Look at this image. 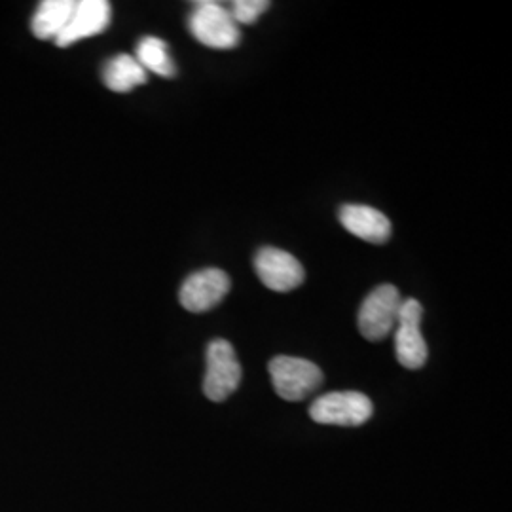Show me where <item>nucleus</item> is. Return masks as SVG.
Masks as SVG:
<instances>
[{
  "mask_svg": "<svg viewBox=\"0 0 512 512\" xmlns=\"http://www.w3.org/2000/svg\"><path fill=\"white\" fill-rule=\"evenodd\" d=\"M255 270L258 279L275 293H291L306 279L300 260L275 247H264L256 253Z\"/></svg>",
  "mask_w": 512,
  "mask_h": 512,
  "instance_id": "nucleus-7",
  "label": "nucleus"
},
{
  "mask_svg": "<svg viewBox=\"0 0 512 512\" xmlns=\"http://www.w3.org/2000/svg\"><path fill=\"white\" fill-rule=\"evenodd\" d=\"M401 304L403 298L395 285H380L366 296L357 323L368 342H382L395 330Z\"/></svg>",
  "mask_w": 512,
  "mask_h": 512,
  "instance_id": "nucleus-4",
  "label": "nucleus"
},
{
  "mask_svg": "<svg viewBox=\"0 0 512 512\" xmlns=\"http://www.w3.org/2000/svg\"><path fill=\"white\" fill-rule=\"evenodd\" d=\"M73 0H46L42 2L33 18V33L40 40H50L61 35L73 14Z\"/></svg>",
  "mask_w": 512,
  "mask_h": 512,
  "instance_id": "nucleus-12",
  "label": "nucleus"
},
{
  "mask_svg": "<svg viewBox=\"0 0 512 512\" xmlns=\"http://www.w3.org/2000/svg\"><path fill=\"white\" fill-rule=\"evenodd\" d=\"M188 29L192 37L203 46L215 50H232L239 44V27L220 2L202 0L194 4V10L188 18Z\"/></svg>",
  "mask_w": 512,
  "mask_h": 512,
  "instance_id": "nucleus-1",
  "label": "nucleus"
},
{
  "mask_svg": "<svg viewBox=\"0 0 512 512\" xmlns=\"http://www.w3.org/2000/svg\"><path fill=\"white\" fill-rule=\"evenodd\" d=\"M230 289L232 281L226 272L219 268H205L184 279L179 300L184 310L205 313L217 308Z\"/></svg>",
  "mask_w": 512,
  "mask_h": 512,
  "instance_id": "nucleus-8",
  "label": "nucleus"
},
{
  "mask_svg": "<svg viewBox=\"0 0 512 512\" xmlns=\"http://www.w3.org/2000/svg\"><path fill=\"white\" fill-rule=\"evenodd\" d=\"M340 222L349 234L368 243H385L391 236V220L370 205L348 203L340 209Z\"/></svg>",
  "mask_w": 512,
  "mask_h": 512,
  "instance_id": "nucleus-10",
  "label": "nucleus"
},
{
  "mask_svg": "<svg viewBox=\"0 0 512 512\" xmlns=\"http://www.w3.org/2000/svg\"><path fill=\"white\" fill-rule=\"evenodd\" d=\"M268 8H270L268 0H234L230 14L236 21V25L239 23L253 25Z\"/></svg>",
  "mask_w": 512,
  "mask_h": 512,
  "instance_id": "nucleus-14",
  "label": "nucleus"
},
{
  "mask_svg": "<svg viewBox=\"0 0 512 512\" xmlns=\"http://www.w3.org/2000/svg\"><path fill=\"white\" fill-rule=\"evenodd\" d=\"M268 370L272 376L275 393L289 403L306 399L308 395L315 393L325 380L323 370L315 363L289 355L274 357L268 365Z\"/></svg>",
  "mask_w": 512,
  "mask_h": 512,
  "instance_id": "nucleus-2",
  "label": "nucleus"
},
{
  "mask_svg": "<svg viewBox=\"0 0 512 512\" xmlns=\"http://www.w3.org/2000/svg\"><path fill=\"white\" fill-rule=\"evenodd\" d=\"M205 359L207 368L203 380V393L209 401L222 403L230 395H234L241 384L243 370L239 365L236 349L230 342L217 338L207 346Z\"/></svg>",
  "mask_w": 512,
  "mask_h": 512,
  "instance_id": "nucleus-3",
  "label": "nucleus"
},
{
  "mask_svg": "<svg viewBox=\"0 0 512 512\" xmlns=\"http://www.w3.org/2000/svg\"><path fill=\"white\" fill-rule=\"evenodd\" d=\"M103 82L110 92L126 93L147 82V71L133 55H114L103 67Z\"/></svg>",
  "mask_w": 512,
  "mask_h": 512,
  "instance_id": "nucleus-11",
  "label": "nucleus"
},
{
  "mask_svg": "<svg viewBox=\"0 0 512 512\" xmlns=\"http://www.w3.org/2000/svg\"><path fill=\"white\" fill-rule=\"evenodd\" d=\"M372 412V401L359 391L327 393L310 406L311 420L315 423L340 427H359L372 418Z\"/></svg>",
  "mask_w": 512,
  "mask_h": 512,
  "instance_id": "nucleus-5",
  "label": "nucleus"
},
{
  "mask_svg": "<svg viewBox=\"0 0 512 512\" xmlns=\"http://www.w3.org/2000/svg\"><path fill=\"white\" fill-rule=\"evenodd\" d=\"M110 4L107 0H80L74 2L73 14L67 21L55 44L67 48L78 40L101 35L110 25Z\"/></svg>",
  "mask_w": 512,
  "mask_h": 512,
  "instance_id": "nucleus-9",
  "label": "nucleus"
},
{
  "mask_svg": "<svg viewBox=\"0 0 512 512\" xmlns=\"http://www.w3.org/2000/svg\"><path fill=\"white\" fill-rule=\"evenodd\" d=\"M421 317L423 308L414 298H406L399 310L397 319V332H395V353L397 361L408 368L418 370L427 363V344L421 334Z\"/></svg>",
  "mask_w": 512,
  "mask_h": 512,
  "instance_id": "nucleus-6",
  "label": "nucleus"
},
{
  "mask_svg": "<svg viewBox=\"0 0 512 512\" xmlns=\"http://www.w3.org/2000/svg\"><path fill=\"white\" fill-rule=\"evenodd\" d=\"M135 59L137 63L150 73L164 76V78H171L177 73L175 63L169 55V48L162 38L158 37H145L139 40L137 44V52H135Z\"/></svg>",
  "mask_w": 512,
  "mask_h": 512,
  "instance_id": "nucleus-13",
  "label": "nucleus"
}]
</instances>
